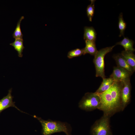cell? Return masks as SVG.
<instances>
[{
  "instance_id": "obj_1",
  "label": "cell",
  "mask_w": 135,
  "mask_h": 135,
  "mask_svg": "<svg viewBox=\"0 0 135 135\" xmlns=\"http://www.w3.org/2000/svg\"><path fill=\"white\" fill-rule=\"evenodd\" d=\"M33 116L40 123L43 135H50L53 133L62 132L66 135H71V128L68 123L50 119L46 120L34 115Z\"/></svg>"
},
{
  "instance_id": "obj_2",
  "label": "cell",
  "mask_w": 135,
  "mask_h": 135,
  "mask_svg": "<svg viewBox=\"0 0 135 135\" xmlns=\"http://www.w3.org/2000/svg\"><path fill=\"white\" fill-rule=\"evenodd\" d=\"M101 104L99 95L95 92L86 93L78 103V107L86 111H91L99 109Z\"/></svg>"
},
{
  "instance_id": "obj_3",
  "label": "cell",
  "mask_w": 135,
  "mask_h": 135,
  "mask_svg": "<svg viewBox=\"0 0 135 135\" xmlns=\"http://www.w3.org/2000/svg\"><path fill=\"white\" fill-rule=\"evenodd\" d=\"M110 118L104 114L96 120L91 127V135H113L110 124Z\"/></svg>"
},
{
  "instance_id": "obj_4",
  "label": "cell",
  "mask_w": 135,
  "mask_h": 135,
  "mask_svg": "<svg viewBox=\"0 0 135 135\" xmlns=\"http://www.w3.org/2000/svg\"><path fill=\"white\" fill-rule=\"evenodd\" d=\"M115 45L107 47L98 51L94 56L93 62L94 64L96 77H100L102 79L106 78L104 73V58L108 53L111 52Z\"/></svg>"
},
{
  "instance_id": "obj_5",
  "label": "cell",
  "mask_w": 135,
  "mask_h": 135,
  "mask_svg": "<svg viewBox=\"0 0 135 135\" xmlns=\"http://www.w3.org/2000/svg\"><path fill=\"white\" fill-rule=\"evenodd\" d=\"M123 82L114 81L109 89L115 113L122 111L121 94Z\"/></svg>"
},
{
  "instance_id": "obj_6",
  "label": "cell",
  "mask_w": 135,
  "mask_h": 135,
  "mask_svg": "<svg viewBox=\"0 0 135 135\" xmlns=\"http://www.w3.org/2000/svg\"><path fill=\"white\" fill-rule=\"evenodd\" d=\"M131 86L130 79L123 82L121 94L122 111H123L130 103L131 98Z\"/></svg>"
},
{
  "instance_id": "obj_7",
  "label": "cell",
  "mask_w": 135,
  "mask_h": 135,
  "mask_svg": "<svg viewBox=\"0 0 135 135\" xmlns=\"http://www.w3.org/2000/svg\"><path fill=\"white\" fill-rule=\"evenodd\" d=\"M132 74L127 70L117 66L114 67L113 72L110 77L112 78L114 81L123 82L130 79Z\"/></svg>"
},
{
  "instance_id": "obj_8",
  "label": "cell",
  "mask_w": 135,
  "mask_h": 135,
  "mask_svg": "<svg viewBox=\"0 0 135 135\" xmlns=\"http://www.w3.org/2000/svg\"><path fill=\"white\" fill-rule=\"evenodd\" d=\"M12 88L10 89L8 94L0 100V114L3 110L10 107H14L20 112L25 113L16 106L15 102L13 101V97L12 95Z\"/></svg>"
},
{
  "instance_id": "obj_9",
  "label": "cell",
  "mask_w": 135,
  "mask_h": 135,
  "mask_svg": "<svg viewBox=\"0 0 135 135\" xmlns=\"http://www.w3.org/2000/svg\"><path fill=\"white\" fill-rule=\"evenodd\" d=\"M113 57L116 61L117 66L127 70L132 74L134 72L121 54L114 55Z\"/></svg>"
},
{
  "instance_id": "obj_10",
  "label": "cell",
  "mask_w": 135,
  "mask_h": 135,
  "mask_svg": "<svg viewBox=\"0 0 135 135\" xmlns=\"http://www.w3.org/2000/svg\"><path fill=\"white\" fill-rule=\"evenodd\" d=\"M114 82L113 79L110 77L103 78L100 85L95 92L98 94L103 92L108 89Z\"/></svg>"
},
{
  "instance_id": "obj_11",
  "label": "cell",
  "mask_w": 135,
  "mask_h": 135,
  "mask_svg": "<svg viewBox=\"0 0 135 135\" xmlns=\"http://www.w3.org/2000/svg\"><path fill=\"white\" fill-rule=\"evenodd\" d=\"M95 42L94 41L85 40L86 46L83 48L84 55L89 54L91 55L95 56L98 51Z\"/></svg>"
},
{
  "instance_id": "obj_12",
  "label": "cell",
  "mask_w": 135,
  "mask_h": 135,
  "mask_svg": "<svg viewBox=\"0 0 135 135\" xmlns=\"http://www.w3.org/2000/svg\"><path fill=\"white\" fill-rule=\"evenodd\" d=\"M97 34L92 27L85 26L84 28V39L95 42Z\"/></svg>"
},
{
  "instance_id": "obj_13",
  "label": "cell",
  "mask_w": 135,
  "mask_h": 135,
  "mask_svg": "<svg viewBox=\"0 0 135 135\" xmlns=\"http://www.w3.org/2000/svg\"><path fill=\"white\" fill-rule=\"evenodd\" d=\"M129 64L135 70V56L133 52L130 51L123 50L121 53Z\"/></svg>"
},
{
  "instance_id": "obj_14",
  "label": "cell",
  "mask_w": 135,
  "mask_h": 135,
  "mask_svg": "<svg viewBox=\"0 0 135 135\" xmlns=\"http://www.w3.org/2000/svg\"><path fill=\"white\" fill-rule=\"evenodd\" d=\"M134 41L127 37H124L121 41L117 42L116 45H119L122 46L125 50L134 52L135 49L133 48Z\"/></svg>"
},
{
  "instance_id": "obj_15",
  "label": "cell",
  "mask_w": 135,
  "mask_h": 135,
  "mask_svg": "<svg viewBox=\"0 0 135 135\" xmlns=\"http://www.w3.org/2000/svg\"><path fill=\"white\" fill-rule=\"evenodd\" d=\"M14 41L10 43V44L13 46L18 52V56L20 57L22 56L24 49V48L23 45V40L19 38L15 39Z\"/></svg>"
},
{
  "instance_id": "obj_16",
  "label": "cell",
  "mask_w": 135,
  "mask_h": 135,
  "mask_svg": "<svg viewBox=\"0 0 135 135\" xmlns=\"http://www.w3.org/2000/svg\"><path fill=\"white\" fill-rule=\"evenodd\" d=\"M24 18V16H22L18 21L15 29L12 34L13 38L15 39H23L22 34L20 28V25L22 20Z\"/></svg>"
},
{
  "instance_id": "obj_17",
  "label": "cell",
  "mask_w": 135,
  "mask_h": 135,
  "mask_svg": "<svg viewBox=\"0 0 135 135\" xmlns=\"http://www.w3.org/2000/svg\"><path fill=\"white\" fill-rule=\"evenodd\" d=\"M126 24L124 20L122 13H121L118 17V27L120 31V37L124 36Z\"/></svg>"
},
{
  "instance_id": "obj_18",
  "label": "cell",
  "mask_w": 135,
  "mask_h": 135,
  "mask_svg": "<svg viewBox=\"0 0 135 135\" xmlns=\"http://www.w3.org/2000/svg\"><path fill=\"white\" fill-rule=\"evenodd\" d=\"M91 4L88 5L86 8V12L88 17L89 21H92V18L94 12V2L95 0H92Z\"/></svg>"
},
{
  "instance_id": "obj_19",
  "label": "cell",
  "mask_w": 135,
  "mask_h": 135,
  "mask_svg": "<svg viewBox=\"0 0 135 135\" xmlns=\"http://www.w3.org/2000/svg\"><path fill=\"white\" fill-rule=\"evenodd\" d=\"M84 55L83 48H77L69 51L68 54V57L70 59L79 56Z\"/></svg>"
}]
</instances>
